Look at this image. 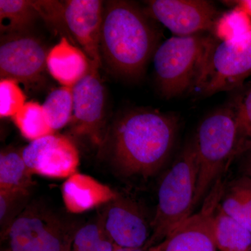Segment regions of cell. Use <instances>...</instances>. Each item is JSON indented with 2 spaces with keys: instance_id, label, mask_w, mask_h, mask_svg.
Wrapping results in <instances>:
<instances>
[{
  "instance_id": "obj_19",
  "label": "cell",
  "mask_w": 251,
  "mask_h": 251,
  "mask_svg": "<svg viewBox=\"0 0 251 251\" xmlns=\"http://www.w3.org/2000/svg\"><path fill=\"white\" fill-rule=\"evenodd\" d=\"M39 18L29 0H0L1 36L30 32Z\"/></svg>"
},
{
  "instance_id": "obj_30",
  "label": "cell",
  "mask_w": 251,
  "mask_h": 251,
  "mask_svg": "<svg viewBox=\"0 0 251 251\" xmlns=\"http://www.w3.org/2000/svg\"><path fill=\"white\" fill-rule=\"evenodd\" d=\"M225 4L242 10L251 18V0H236V1H224Z\"/></svg>"
},
{
  "instance_id": "obj_14",
  "label": "cell",
  "mask_w": 251,
  "mask_h": 251,
  "mask_svg": "<svg viewBox=\"0 0 251 251\" xmlns=\"http://www.w3.org/2000/svg\"><path fill=\"white\" fill-rule=\"evenodd\" d=\"M67 24L77 46L90 59L92 67H101L100 36L104 1L100 0L64 1Z\"/></svg>"
},
{
  "instance_id": "obj_13",
  "label": "cell",
  "mask_w": 251,
  "mask_h": 251,
  "mask_svg": "<svg viewBox=\"0 0 251 251\" xmlns=\"http://www.w3.org/2000/svg\"><path fill=\"white\" fill-rule=\"evenodd\" d=\"M22 156L32 174L52 178H69L76 173L80 162L78 150L65 136L50 135L31 141Z\"/></svg>"
},
{
  "instance_id": "obj_6",
  "label": "cell",
  "mask_w": 251,
  "mask_h": 251,
  "mask_svg": "<svg viewBox=\"0 0 251 251\" xmlns=\"http://www.w3.org/2000/svg\"><path fill=\"white\" fill-rule=\"evenodd\" d=\"M78 229L47 206L29 202L6 233L4 251H71Z\"/></svg>"
},
{
  "instance_id": "obj_1",
  "label": "cell",
  "mask_w": 251,
  "mask_h": 251,
  "mask_svg": "<svg viewBox=\"0 0 251 251\" xmlns=\"http://www.w3.org/2000/svg\"><path fill=\"white\" fill-rule=\"evenodd\" d=\"M178 128L179 119L174 113L130 109L108 125L99 151L120 177L148 179L171 156Z\"/></svg>"
},
{
  "instance_id": "obj_24",
  "label": "cell",
  "mask_w": 251,
  "mask_h": 251,
  "mask_svg": "<svg viewBox=\"0 0 251 251\" xmlns=\"http://www.w3.org/2000/svg\"><path fill=\"white\" fill-rule=\"evenodd\" d=\"M251 19L242 10L233 7L220 14L211 34L220 41L238 39L251 31Z\"/></svg>"
},
{
  "instance_id": "obj_23",
  "label": "cell",
  "mask_w": 251,
  "mask_h": 251,
  "mask_svg": "<svg viewBox=\"0 0 251 251\" xmlns=\"http://www.w3.org/2000/svg\"><path fill=\"white\" fill-rule=\"evenodd\" d=\"M42 107L50 126L54 131L64 128L71 123L74 113L73 89L62 87L52 91Z\"/></svg>"
},
{
  "instance_id": "obj_18",
  "label": "cell",
  "mask_w": 251,
  "mask_h": 251,
  "mask_svg": "<svg viewBox=\"0 0 251 251\" xmlns=\"http://www.w3.org/2000/svg\"><path fill=\"white\" fill-rule=\"evenodd\" d=\"M214 232L219 251H251V231L226 214L220 204L215 215Z\"/></svg>"
},
{
  "instance_id": "obj_32",
  "label": "cell",
  "mask_w": 251,
  "mask_h": 251,
  "mask_svg": "<svg viewBox=\"0 0 251 251\" xmlns=\"http://www.w3.org/2000/svg\"><path fill=\"white\" fill-rule=\"evenodd\" d=\"M114 251H153L151 248L150 249H128V248H121L117 247Z\"/></svg>"
},
{
  "instance_id": "obj_25",
  "label": "cell",
  "mask_w": 251,
  "mask_h": 251,
  "mask_svg": "<svg viewBox=\"0 0 251 251\" xmlns=\"http://www.w3.org/2000/svg\"><path fill=\"white\" fill-rule=\"evenodd\" d=\"M31 189L0 190V234L2 237L30 202Z\"/></svg>"
},
{
  "instance_id": "obj_8",
  "label": "cell",
  "mask_w": 251,
  "mask_h": 251,
  "mask_svg": "<svg viewBox=\"0 0 251 251\" xmlns=\"http://www.w3.org/2000/svg\"><path fill=\"white\" fill-rule=\"evenodd\" d=\"M226 184L222 177L208 193L201 209L179 225L153 251H217L214 221Z\"/></svg>"
},
{
  "instance_id": "obj_5",
  "label": "cell",
  "mask_w": 251,
  "mask_h": 251,
  "mask_svg": "<svg viewBox=\"0 0 251 251\" xmlns=\"http://www.w3.org/2000/svg\"><path fill=\"white\" fill-rule=\"evenodd\" d=\"M214 37L208 33L169 38L159 44L153 56L155 79L165 99L192 91Z\"/></svg>"
},
{
  "instance_id": "obj_20",
  "label": "cell",
  "mask_w": 251,
  "mask_h": 251,
  "mask_svg": "<svg viewBox=\"0 0 251 251\" xmlns=\"http://www.w3.org/2000/svg\"><path fill=\"white\" fill-rule=\"evenodd\" d=\"M32 173L26 166L22 152L6 149L0 153V190L31 189Z\"/></svg>"
},
{
  "instance_id": "obj_12",
  "label": "cell",
  "mask_w": 251,
  "mask_h": 251,
  "mask_svg": "<svg viewBox=\"0 0 251 251\" xmlns=\"http://www.w3.org/2000/svg\"><path fill=\"white\" fill-rule=\"evenodd\" d=\"M100 219L108 237L117 247L144 249L152 234L153 220L131 198L117 193L106 204Z\"/></svg>"
},
{
  "instance_id": "obj_16",
  "label": "cell",
  "mask_w": 251,
  "mask_h": 251,
  "mask_svg": "<svg viewBox=\"0 0 251 251\" xmlns=\"http://www.w3.org/2000/svg\"><path fill=\"white\" fill-rule=\"evenodd\" d=\"M62 190L64 205L69 212L74 214L108 204L117 194L90 176L77 173L67 178Z\"/></svg>"
},
{
  "instance_id": "obj_29",
  "label": "cell",
  "mask_w": 251,
  "mask_h": 251,
  "mask_svg": "<svg viewBox=\"0 0 251 251\" xmlns=\"http://www.w3.org/2000/svg\"><path fill=\"white\" fill-rule=\"evenodd\" d=\"M116 247L112 239L107 236L87 251H114Z\"/></svg>"
},
{
  "instance_id": "obj_3",
  "label": "cell",
  "mask_w": 251,
  "mask_h": 251,
  "mask_svg": "<svg viewBox=\"0 0 251 251\" xmlns=\"http://www.w3.org/2000/svg\"><path fill=\"white\" fill-rule=\"evenodd\" d=\"M198 171L197 153L192 139L184 145L161 180L153 217L152 234L144 249H150L163 242L192 215Z\"/></svg>"
},
{
  "instance_id": "obj_22",
  "label": "cell",
  "mask_w": 251,
  "mask_h": 251,
  "mask_svg": "<svg viewBox=\"0 0 251 251\" xmlns=\"http://www.w3.org/2000/svg\"><path fill=\"white\" fill-rule=\"evenodd\" d=\"M12 120L23 136L31 142L54 134L47 121L42 105L37 102H27Z\"/></svg>"
},
{
  "instance_id": "obj_9",
  "label": "cell",
  "mask_w": 251,
  "mask_h": 251,
  "mask_svg": "<svg viewBox=\"0 0 251 251\" xmlns=\"http://www.w3.org/2000/svg\"><path fill=\"white\" fill-rule=\"evenodd\" d=\"M145 13L175 36L211 34L220 16L215 4L206 0H150Z\"/></svg>"
},
{
  "instance_id": "obj_2",
  "label": "cell",
  "mask_w": 251,
  "mask_h": 251,
  "mask_svg": "<svg viewBox=\"0 0 251 251\" xmlns=\"http://www.w3.org/2000/svg\"><path fill=\"white\" fill-rule=\"evenodd\" d=\"M133 1H104L100 36L102 63L118 76L136 80L160 44V31Z\"/></svg>"
},
{
  "instance_id": "obj_26",
  "label": "cell",
  "mask_w": 251,
  "mask_h": 251,
  "mask_svg": "<svg viewBox=\"0 0 251 251\" xmlns=\"http://www.w3.org/2000/svg\"><path fill=\"white\" fill-rule=\"evenodd\" d=\"M31 3L39 14V17L42 18L50 27L59 33L62 38H67L73 44L77 46L68 28L64 1L34 0L31 1Z\"/></svg>"
},
{
  "instance_id": "obj_21",
  "label": "cell",
  "mask_w": 251,
  "mask_h": 251,
  "mask_svg": "<svg viewBox=\"0 0 251 251\" xmlns=\"http://www.w3.org/2000/svg\"><path fill=\"white\" fill-rule=\"evenodd\" d=\"M235 113L236 141L232 162L251 150V86L230 100Z\"/></svg>"
},
{
  "instance_id": "obj_4",
  "label": "cell",
  "mask_w": 251,
  "mask_h": 251,
  "mask_svg": "<svg viewBox=\"0 0 251 251\" xmlns=\"http://www.w3.org/2000/svg\"><path fill=\"white\" fill-rule=\"evenodd\" d=\"M193 139L199 167L196 208L232 163L236 141L235 113L232 103L225 104L204 117Z\"/></svg>"
},
{
  "instance_id": "obj_15",
  "label": "cell",
  "mask_w": 251,
  "mask_h": 251,
  "mask_svg": "<svg viewBox=\"0 0 251 251\" xmlns=\"http://www.w3.org/2000/svg\"><path fill=\"white\" fill-rule=\"evenodd\" d=\"M46 67L62 87L73 88L90 73L92 64L82 49L63 37L49 51Z\"/></svg>"
},
{
  "instance_id": "obj_17",
  "label": "cell",
  "mask_w": 251,
  "mask_h": 251,
  "mask_svg": "<svg viewBox=\"0 0 251 251\" xmlns=\"http://www.w3.org/2000/svg\"><path fill=\"white\" fill-rule=\"evenodd\" d=\"M220 205L251 232V177L242 175L226 185Z\"/></svg>"
},
{
  "instance_id": "obj_28",
  "label": "cell",
  "mask_w": 251,
  "mask_h": 251,
  "mask_svg": "<svg viewBox=\"0 0 251 251\" xmlns=\"http://www.w3.org/2000/svg\"><path fill=\"white\" fill-rule=\"evenodd\" d=\"M108 236L105 232L101 219L98 221L79 227L72 243V251H87L103 238Z\"/></svg>"
},
{
  "instance_id": "obj_7",
  "label": "cell",
  "mask_w": 251,
  "mask_h": 251,
  "mask_svg": "<svg viewBox=\"0 0 251 251\" xmlns=\"http://www.w3.org/2000/svg\"><path fill=\"white\" fill-rule=\"evenodd\" d=\"M251 75V31L227 41L214 40L193 85L201 95L237 90Z\"/></svg>"
},
{
  "instance_id": "obj_10",
  "label": "cell",
  "mask_w": 251,
  "mask_h": 251,
  "mask_svg": "<svg viewBox=\"0 0 251 251\" xmlns=\"http://www.w3.org/2000/svg\"><path fill=\"white\" fill-rule=\"evenodd\" d=\"M72 89V132L74 135L87 137L100 148L108 126L105 120L106 93L99 69L92 65L90 73Z\"/></svg>"
},
{
  "instance_id": "obj_11",
  "label": "cell",
  "mask_w": 251,
  "mask_h": 251,
  "mask_svg": "<svg viewBox=\"0 0 251 251\" xmlns=\"http://www.w3.org/2000/svg\"><path fill=\"white\" fill-rule=\"evenodd\" d=\"M45 45L31 32L1 36L0 75L23 83L38 82L46 67Z\"/></svg>"
},
{
  "instance_id": "obj_27",
  "label": "cell",
  "mask_w": 251,
  "mask_h": 251,
  "mask_svg": "<svg viewBox=\"0 0 251 251\" xmlns=\"http://www.w3.org/2000/svg\"><path fill=\"white\" fill-rule=\"evenodd\" d=\"M18 81L9 78L0 80V116L11 117L22 109L26 102V96L18 85Z\"/></svg>"
},
{
  "instance_id": "obj_31",
  "label": "cell",
  "mask_w": 251,
  "mask_h": 251,
  "mask_svg": "<svg viewBox=\"0 0 251 251\" xmlns=\"http://www.w3.org/2000/svg\"><path fill=\"white\" fill-rule=\"evenodd\" d=\"M244 157L242 166L243 175L251 177V150Z\"/></svg>"
}]
</instances>
